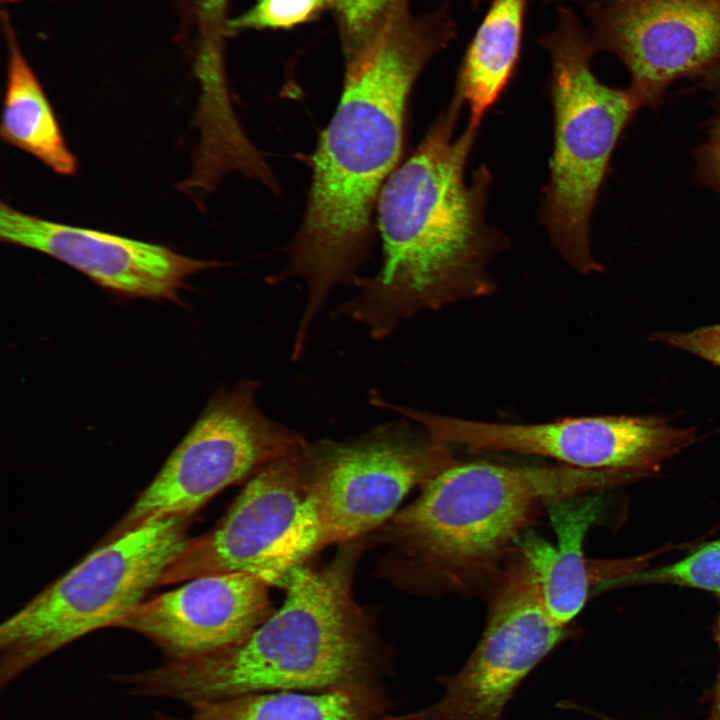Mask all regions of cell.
Wrapping results in <instances>:
<instances>
[{"instance_id":"6da1fadb","label":"cell","mask_w":720,"mask_h":720,"mask_svg":"<svg viewBox=\"0 0 720 720\" xmlns=\"http://www.w3.org/2000/svg\"><path fill=\"white\" fill-rule=\"evenodd\" d=\"M409 2L401 0L367 41L345 51L343 89L313 155L303 220L284 249L286 265L267 278L305 281L307 321L337 285L353 283L369 256L373 211L401 155L412 88L457 38L454 0L417 15Z\"/></svg>"},{"instance_id":"7a4b0ae2","label":"cell","mask_w":720,"mask_h":720,"mask_svg":"<svg viewBox=\"0 0 720 720\" xmlns=\"http://www.w3.org/2000/svg\"><path fill=\"white\" fill-rule=\"evenodd\" d=\"M463 100L453 95L415 151L388 177L377 202L382 265L356 276L359 293L333 310L364 325L376 340L424 310H440L496 291L488 270L508 246L485 222L491 174L465 169L479 126L454 139Z\"/></svg>"},{"instance_id":"3957f363","label":"cell","mask_w":720,"mask_h":720,"mask_svg":"<svg viewBox=\"0 0 720 720\" xmlns=\"http://www.w3.org/2000/svg\"><path fill=\"white\" fill-rule=\"evenodd\" d=\"M635 479L565 464L455 462L380 529L381 571L427 595H490L515 541L551 504Z\"/></svg>"},{"instance_id":"277c9868","label":"cell","mask_w":720,"mask_h":720,"mask_svg":"<svg viewBox=\"0 0 720 720\" xmlns=\"http://www.w3.org/2000/svg\"><path fill=\"white\" fill-rule=\"evenodd\" d=\"M322 568L303 564L279 581L283 604L243 639L149 670L114 676L129 693L191 706L275 690L356 684L374 652L368 614L353 594L365 537L341 544Z\"/></svg>"},{"instance_id":"5b68a950","label":"cell","mask_w":720,"mask_h":720,"mask_svg":"<svg viewBox=\"0 0 720 720\" xmlns=\"http://www.w3.org/2000/svg\"><path fill=\"white\" fill-rule=\"evenodd\" d=\"M537 38L550 61L554 148L540 218L563 259L583 274L601 272L589 225L615 145L638 108L628 90L603 84L591 69L594 44L576 9H555Z\"/></svg>"},{"instance_id":"8992f818","label":"cell","mask_w":720,"mask_h":720,"mask_svg":"<svg viewBox=\"0 0 720 720\" xmlns=\"http://www.w3.org/2000/svg\"><path fill=\"white\" fill-rule=\"evenodd\" d=\"M190 521L160 519L106 539L3 622L1 688L75 640L115 627L159 586L189 538Z\"/></svg>"},{"instance_id":"52a82bcc","label":"cell","mask_w":720,"mask_h":720,"mask_svg":"<svg viewBox=\"0 0 720 720\" xmlns=\"http://www.w3.org/2000/svg\"><path fill=\"white\" fill-rule=\"evenodd\" d=\"M451 448L404 417L350 440L307 442L305 484L319 550L380 530L414 487L457 462Z\"/></svg>"},{"instance_id":"ba28073f","label":"cell","mask_w":720,"mask_h":720,"mask_svg":"<svg viewBox=\"0 0 720 720\" xmlns=\"http://www.w3.org/2000/svg\"><path fill=\"white\" fill-rule=\"evenodd\" d=\"M259 384L219 390L106 539L165 518L191 520L215 495L307 441L260 409Z\"/></svg>"},{"instance_id":"9c48e42d","label":"cell","mask_w":720,"mask_h":720,"mask_svg":"<svg viewBox=\"0 0 720 720\" xmlns=\"http://www.w3.org/2000/svg\"><path fill=\"white\" fill-rule=\"evenodd\" d=\"M305 444L250 477L213 529L188 538L159 586L239 572L258 574L278 584L289 570L316 553L305 484Z\"/></svg>"},{"instance_id":"30bf717a","label":"cell","mask_w":720,"mask_h":720,"mask_svg":"<svg viewBox=\"0 0 720 720\" xmlns=\"http://www.w3.org/2000/svg\"><path fill=\"white\" fill-rule=\"evenodd\" d=\"M419 422L437 439L470 452L534 455L578 468L643 476L658 472L668 459L696 441L695 429L676 427L659 415L509 424L423 411Z\"/></svg>"},{"instance_id":"8fae6325","label":"cell","mask_w":720,"mask_h":720,"mask_svg":"<svg viewBox=\"0 0 720 720\" xmlns=\"http://www.w3.org/2000/svg\"><path fill=\"white\" fill-rule=\"evenodd\" d=\"M485 630L441 699L405 720H501L529 672L568 635L549 616L538 580L516 549L489 595Z\"/></svg>"},{"instance_id":"7c38bea8","label":"cell","mask_w":720,"mask_h":720,"mask_svg":"<svg viewBox=\"0 0 720 720\" xmlns=\"http://www.w3.org/2000/svg\"><path fill=\"white\" fill-rule=\"evenodd\" d=\"M588 15L597 43L627 66L638 108L657 105L672 81L720 59V0H614Z\"/></svg>"},{"instance_id":"4fadbf2b","label":"cell","mask_w":720,"mask_h":720,"mask_svg":"<svg viewBox=\"0 0 720 720\" xmlns=\"http://www.w3.org/2000/svg\"><path fill=\"white\" fill-rule=\"evenodd\" d=\"M0 240L52 257L127 298L177 301L190 276L223 265L161 244L47 220L4 201L0 203Z\"/></svg>"},{"instance_id":"5bb4252c","label":"cell","mask_w":720,"mask_h":720,"mask_svg":"<svg viewBox=\"0 0 720 720\" xmlns=\"http://www.w3.org/2000/svg\"><path fill=\"white\" fill-rule=\"evenodd\" d=\"M181 584L145 599L115 627L146 637L169 660H180L243 639L274 611L273 584L258 574H212Z\"/></svg>"},{"instance_id":"9a60e30c","label":"cell","mask_w":720,"mask_h":720,"mask_svg":"<svg viewBox=\"0 0 720 720\" xmlns=\"http://www.w3.org/2000/svg\"><path fill=\"white\" fill-rule=\"evenodd\" d=\"M601 507L599 497L576 496L558 501L548 507L556 544L528 529L515 541V547L532 568L545 608L557 625L566 627L587 601L592 575L583 541Z\"/></svg>"},{"instance_id":"2e32d148","label":"cell","mask_w":720,"mask_h":720,"mask_svg":"<svg viewBox=\"0 0 720 720\" xmlns=\"http://www.w3.org/2000/svg\"><path fill=\"white\" fill-rule=\"evenodd\" d=\"M529 0H492L458 70L454 94L468 104L469 121L480 126L518 66Z\"/></svg>"},{"instance_id":"e0dca14e","label":"cell","mask_w":720,"mask_h":720,"mask_svg":"<svg viewBox=\"0 0 720 720\" xmlns=\"http://www.w3.org/2000/svg\"><path fill=\"white\" fill-rule=\"evenodd\" d=\"M9 23L7 74L0 134L4 142L35 157L60 176H72L78 161L41 82L22 53Z\"/></svg>"},{"instance_id":"ac0fdd59","label":"cell","mask_w":720,"mask_h":720,"mask_svg":"<svg viewBox=\"0 0 720 720\" xmlns=\"http://www.w3.org/2000/svg\"><path fill=\"white\" fill-rule=\"evenodd\" d=\"M192 707V720H378L376 703L358 684L319 694L257 693Z\"/></svg>"},{"instance_id":"d6986e66","label":"cell","mask_w":720,"mask_h":720,"mask_svg":"<svg viewBox=\"0 0 720 720\" xmlns=\"http://www.w3.org/2000/svg\"><path fill=\"white\" fill-rule=\"evenodd\" d=\"M643 584L684 586L720 596V539L700 546L672 564L607 578L601 586L610 588Z\"/></svg>"},{"instance_id":"ffe728a7","label":"cell","mask_w":720,"mask_h":720,"mask_svg":"<svg viewBox=\"0 0 720 720\" xmlns=\"http://www.w3.org/2000/svg\"><path fill=\"white\" fill-rule=\"evenodd\" d=\"M326 6V0H257L245 13L227 22L226 31L289 29L312 20Z\"/></svg>"},{"instance_id":"44dd1931","label":"cell","mask_w":720,"mask_h":720,"mask_svg":"<svg viewBox=\"0 0 720 720\" xmlns=\"http://www.w3.org/2000/svg\"><path fill=\"white\" fill-rule=\"evenodd\" d=\"M340 23L345 51L367 41L401 0H326Z\"/></svg>"},{"instance_id":"7402d4cb","label":"cell","mask_w":720,"mask_h":720,"mask_svg":"<svg viewBox=\"0 0 720 720\" xmlns=\"http://www.w3.org/2000/svg\"><path fill=\"white\" fill-rule=\"evenodd\" d=\"M649 340L686 351L720 368V324L686 332H657Z\"/></svg>"},{"instance_id":"603a6c76","label":"cell","mask_w":720,"mask_h":720,"mask_svg":"<svg viewBox=\"0 0 720 720\" xmlns=\"http://www.w3.org/2000/svg\"><path fill=\"white\" fill-rule=\"evenodd\" d=\"M699 175L720 192V117L714 123L708 141L697 153Z\"/></svg>"},{"instance_id":"cb8c5ba5","label":"cell","mask_w":720,"mask_h":720,"mask_svg":"<svg viewBox=\"0 0 720 720\" xmlns=\"http://www.w3.org/2000/svg\"><path fill=\"white\" fill-rule=\"evenodd\" d=\"M717 642L720 650V615L717 621ZM706 700L710 704L709 717L707 720H720V667L717 680L713 688L708 692Z\"/></svg>"},{"instance_id":"d4e9b609","label":"cell","mask_w":720,"mask_h":720,"mask_svg":"<svg viewBox=\"0 0 720 720\" xmlns=\"http://www.w3.org/2000/svg\"><path fill=\"white\" fill-rule=\"evenodd\" d=\"M705 72L707 86L720 95V59Z\"/></svg>"},{"instance_id":"484cf974","label":"cell","mask_w":720,"mask_h":720,"mask_svg":"<svg viewBox=\"0 0 720 720\" xmlns=\"http://www.w3.org/2000/svg\"><path fill=\"white\" fill-rule=\"evenodd\" d=\"M544 3L552 5L553 8L570 7L575 8L582 4L583 0H542Z\"/></svg>"},{"instance_id":"4316f807","label":"cell","mask_w":720,"mask_h":720,"mask_svg":"<svg viewBox=\"0 0 720 720\" xmlns=\"http://www.w3.org/2000/svg\"><path fill=\"white\" fill-rule=\"evenodd\" d=\"M201 5L211 10H221L227 7L228 0H198Z\"/></svg>"},{"instance_id":"83f0119b","label":"cell","mask_w":720,"mask_h":720,"mask_svg":"<svg viewBox=\"0 0 720 720\" xmlns=\"http://www.w3.org/2000/svg\"><path fill=\"white\" fill-rule=\"evenodd\" d=\"M157 720H192V719H191V718H188V719H180V718H175V717H169V716H166V715H159L158 718H157Z\"/></svg>"},{"instance_id":"f1b7e54d","label":"cell","mask_w":720,"mask_h":720,"mask_svg":"<svg viewBox=\"0 0 720 720\" xmlns=\"http://www.w3.org/2000/svg\"><path fill=\"white\" fill-rule=\"evenodd\" d=\"M483 0H472V4L474 8L479 7L482 4Z\"/></svg>"},{"instance_id":"f546056e","label":"cell","mask_w":720,"mask_h":720,"mask_svg":"<svg viewBox=\"0 0 720 720\" xmlns=\"http://www.w3.org/2000/svg\"><path fill=\"white\" fill-rule=\"evenodd\" d=\"M597 716L603 720H618V719L610 718V717H607V716H604L601 714H598Z\"/></svg>"}]
</instances>
